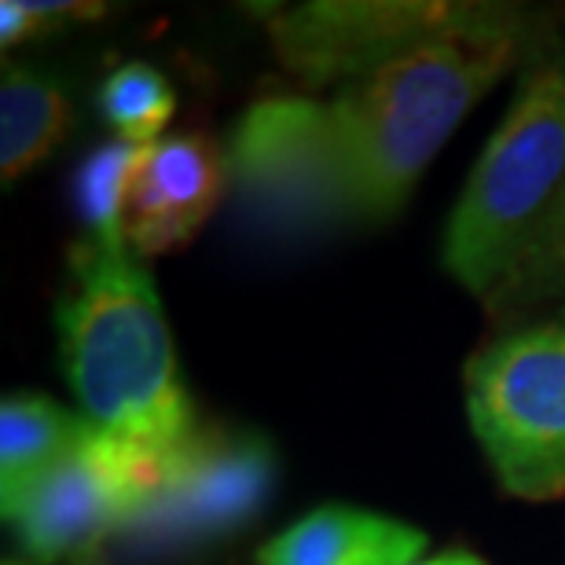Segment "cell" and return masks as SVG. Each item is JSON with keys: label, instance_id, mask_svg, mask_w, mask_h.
Masks as SVG:
<instances>
[{"label": "cell", "instance_id": "8992f818", "mask_svg": "<svg viewBox=\"0 0 565 565\" xmlns=\"http://www.w3.org/2000/svg\"><path fill=\"white\" fill-rule=\"evenodd\" d=\"M273 448L257 434L191 429L154 470L118 540L137 555H173L250 525L273 492Z\"/></svg>", "mask_w": 565, "mask_h": 565}, {"label": "cell", "instance_id": "7a4b0ae2", "mask_svg": "<svg viewBox=\"0 0 565 565\" xmlns=\"http://www.w3.org/2000/svg\"><path fill=\"white\" fill-rule=\"evenodd\" d=\"M74 290L60 305V349L85 419L162 459L191 423L173 338L151 276L126 246L82 243L71 254Z\"/></svg>", "mask_w": 565, "mask_h": 565}, {"label": "cell", "instance_id": "ba28073f", "mask_svg": "<svg viewBox=\"0 0 565 565\" xmlns=\"http://www.w3.org/2000/svg\"><path fill=\"white\" fill-rule=\"evenodd\" d=\"M492 4L434 0H316L268 19L276 55L309 85L382 71L429 41L489 19Z\"/></svg>", "mask_w": 565, "mask_h": 565}, {"label": "cell", "instance_id": "52a82bcc", "mask_svg": "<svg viewBox=\"0 0 565 565\" xmlns=\"http://www.w3.org/2000/svg\"><path fill=\"white\" fill-rule=\"evenodd\" d=\"M158 462L162 459L132 448L129 440L88 426L82 440L4 514L19 525L33 558L60 562L93 555L137 514Z\"/></svg>", "mask_w": 565, "mask_h": 565}, {"label": "cell", "instance_id": "3957f363", "mask_svg": "<svg viewBox=\"0 0 565 565\" xmlns=\"http://www.w3.org/2000/svg\"><path fill=\"white\" fill-rule=\"evenodd\" d=\"M565 188V63L525 74L451 210L445 268L459 287L492 298L514 254Z\"/></svg>", "mask_w": 565, "mask_h": 565}, {"label": "cell", "instance_id": "6da1fadb", "mask_svg": "<svg viewBox=\"0 0 565 565\" xmlns=\"http://www.w3.org/2000/svg\"><path fill=\"white\" fill-rule=\"evenodd\" d=\"M518 52V19H489L429 41L334 99L345 129L349 221H390L467 110L500 82Z\"/></svg>", "mask_w": 565, "mask_h": 565}, {"label": "cell", "instance_id": "9c48e42d", "mask_svg": "<svg viewBox=\"0 0 565 565\" xmlns=\"http://www.w3.org/2000/svg\"><path fill=\"white\" fill-rule=\"evenodd\" d=\"M228 158L210 137L184 132L151 143L126 210V243L166 254L195 235L228 184Z\"/></svg>", "mask_w": 565, "mask_h": 565}, {"label": "cell", "instance_id": "e0dca14e", "mask_svg": "<svg viewBox=\"0 0 565 565\" xmlns=\"http://www.w3.org/2000/svg\"><path fill=\"white\" fill-rule=\"evenodd\" d=\"M415 565H489V562H481L478 555H470V551H445V555L415 562Z\"/></svg>", "mask_w": 565, "mask_h": 565}, {"label": "cell", "instance_id": "2e32d148", "mask_svg": "<svg viewBox=\"0 0 565 565\" xmlns=\"http://www.w3.org/2000/svg\"><path fill=\"white\" fill-rule=\"evenodd\" d=\"M99 15H104V4H85V0H4L0 4V44L15 49L38 33L63 26V22Z\"/></svg>", "mask_w": 565, "mask_h": 565}, {"label": "cell", "instance_id": "9a60e30c", "mask_svg": "<svg viewBox=\"0 0 565 565\" xmlns=\"http://www.w3.org/2000/svg\"><path fill=\"white\" fill-rule=\"evenodd\" d=\"M99 104H104V115L121 140L151 147L158 143V132L166 129V121L173 118L177 99L173 88H169V82L154 66L129 63L107 77Z\"/></svg>", "mask_w": 565, "mask_h": 565}, {"label": "cell", "instance_id": "8fae6325", "mask_svg": "<svg viewBox=\"0 0 565 565\" xmlns=\"http://www.w3.org/2000/svg\"><path fill=\"white\" fill-rule=\"evenodd\" d=\"M93 426L44 397H4L0 404V503L15 507Z\"/></svg>", "mask_w": 565, "mask_h": 565}, {"label": "cell", "instance_id": "5bb4252c", "mask_svg": "<svg viewBox=\"0 0 565 565\" xmlns=\"http://www.w3.org/2000/svg\"><path fill=\"white\" fill-rule=\"evenodd\" d=\"M555 298H565V188L514 254L507 276L484 305L492 312H514Z\"/></svg>", "mask_w": 565, "mask_h": 565}, {"label": "cell", "instance_id": "7c38bea8", "mask_svg": "<svg viewBox=\"0 0 565 565\" xmlns=\"http://www.w3.org/2000/svg\"><path fill=\"white\" fill-rule=\"evenodd\" d=\"M71 104L49 77L8 66L0 82V173L4 184L19 180L66 137Z\"/></svg>", "mask_w": 565, "mask_h": 565}, {"label": "cell", "instance_id": "30bf717a", "mask_svg": "<svg viewBox=\"0 0 565 565\" xmlns=\"http://www.w3.org/2000/svg\"><path fill=\"white\" fill-rule=\"evenodd\" d=\"M426 536L397 518L320 507L262 547V565H415Z\"/></svg>", "mask_w": 565, "mask_h": 565}, {"label": "cell", "instance_id": "4fadbf2b", "mask_svg": "<svg viewBox=\"0 0 565 565\" xmlns=\"http://www.w3.org/2000/svg\"><path fill=\"white\" fill-rule=\"evenodd\" d=\"M147 151H151V147L115 140L85 158L74 191H77V210H82L85 224L93 228L96 243L129 246L126 243V210H129L132 184H137V173H140Z\"/></svg>", "mask_w": 565, "mask_h": 565}, {"label": "cell", "instance_id": "277c9868", "mask_svg": "<svg viewBox=\"0 0 565 565\" xmlns=\"http://www.w3.org/2000/svg\"><path fill=\"white\" fill-rule=\"evenodd\" d=\"M467 415L511 495L565 492V312L514 327L467 364Z\"/></svg>", "mask_w": 565, "mask_h": 565}, {"label": "cell", "instance_id": "5b68a950", "mask_svg": "<svg viewBox=\"0 0 565 565\" xmlns=\"http://www.w3.org/2000/svg\"><path fill=\"white\" fill-rule=\"evenodd\" d=\"M228 169L250 210L279 232L349 221L345 129L334 99L276 96L254 104L232 137Z\"/></svg>", "mask_w": 565, "mask_h": 565}]
</instances>
